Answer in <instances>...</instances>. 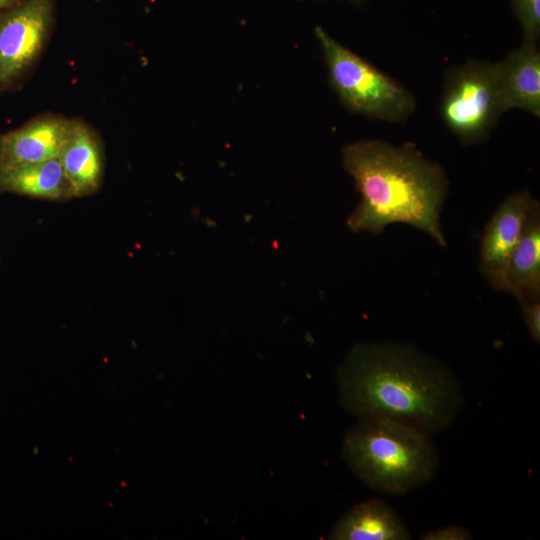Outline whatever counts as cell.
<instances>
[{
  "instance_id": "obj_1",
  "label": "cell",
  "mask_w": 540,
  "mask_h": 540,
  "mask_svg": "<svg viewBox=\"0 0 540 540\" xmlns=\"http://www.w3.org/2000/svg\"><path fill=\"white\" fill-rule=\"evenodd\" d=\"M336 383L342 407L357 419H388L432 436L448 429L465 404L452 370L413 344L355 345Z\"/></svg>"
},
{
  "instance_id": "obj_2",
  "label": "cell",
  "mask_w": 540,
  "mask_h": 540,
  "mask_svg": "<svg viewBox=\"0 0 540 540\" xmlns=\"http://www.w3.org/2000/svg\"><path fill=\"white\" fill-rule=\"evenodd\" d=\"M344 169L354 179L360 203L347 219L354 232L380 234L403 223L447 245L440 213L448 190L444 169L410 144L359 140L342 148Z\"/></svg>"
},
{
  "instance_id": "obj_3",
  "label": "cell",
  "mask_w": 540,
  "mask_h": 540,
  "mask_svg": "<svg viewBox=\"0 0 540 540\" xmlns=\"http://www.w3.org/2000/svg\"><path fill=\"white\" fill-rule=\"evenodd\" d=\"M342 451L363 483L387 495L421 488L435 477L440 464L432 435L388 419H358L346 432Z\"/></svg>"
},
{
  "instance_id": "obj_4",
  "label": "cell",
  "mask_w": 540,
  "mask_h": 540,
  "mask_svg": "<svg viewBox=\"0 0 540 540\" xmlns=\"http://www.w3.org/2000/svg\"><path fill=\"white\" fill-rule=\"evenodd\" d=\"M329 81L342 104L351 112L387 122H402L416 108L413 94L370 62L316 26Z\"/></svg>"
},
{
  "instance_id": "obj_5",
  "label": "cell",
  "mask_w": 540,
  "mask_h": 540,
  "mask_svg": "<svg viewBox=\"0 0 540 540\" xmlns=\"http://www.w3.org/2000/svg\"><path fill=\"white\" fill-rule=\"evenodd\" d=\"M440 112L445 125L463 144L486 140L505 113L495 63L469 60L450 69L445 77Z\"/></svg>"
},
{
  "instance_id": "obj_6",
  "label": "cell",
  "mask_w": 540,
  "mask_h": 540,
  "mask_svg": "<svg viewBox=\"0 0 540 540\" xmlns=\"http://www.w3.org/2000/svg\"><path fill=\"white\" fill-rule=\"evenodd\" d=\"M55 19L54 0H24L0 11V91L33 66Z\"/></svg>"
},
{
  "instance_id": "obj_7",
  "label": "cell",
  "mask_w": 540,
  "mask_h": 540,
  "mask_svg": "<svg viewBox=\"0 0 540 540\" xmlns=\"http://www.w3.org/2000/svg\"><path fill=\"white\" fill-rule=\"evenodd\" d=\"M534 199L528 190L510 194L499 204L484 228L479 248V271L496 290L505 291L507 264Z\"/></svg>"
},
{
  "instance_id": "obj_8",
  "label": "cell",
  "mask_w": 540,
  "mask_h": 540,
  "mask_svg": "<svg viewBox=\"0 0 540 540\" xmlns=\"http://www.w3.org/2000/svg\"><path fill=\"white\" fill-rule=\"evenodd\" d=\"M497 87L504 112L525 110L540 116V52L537 42H525L495 63Z\"/></svg>"
},
{
  "instance_id": "obj_9",
  "label": "cell",
  "mask_w": 540,
  "mask_h": 540,
  "mask_svg": "<svg viewBox=\"0 0 540 540\" xmlns=\"http://www.w3.org/2000/svg\"><path fill=\"white\" fill-rule=\"evenodd\" d=\"M72 120L42 115L2 135V172L57 158Z\"/></svg>"
},
{
  "instance_id": "obj_10",
  "label": "cell",
  "mask_w": 540,
  "mask_h": 540,
  "mask_svg": "<svg viewBox=\"0 0 540 540\" xmlns=\"http://www.w3.org/2000/svg\"><path fill=\"white\" fill-rule=\"evenodd\" d=\"M70 185L72 198L96 193L104 176V154L96 133L84 122L72 120L57 156Z\"/></svg>"
},
{
  "instance_id": "obj_11",
  "label": "cell",
  "mask_w": 540,
  "mask_h": 540,
  "mask_svg": "<svg viewBox=\"0 0 540 540\" xmlns=\"http://www.w3.org/2000/svg\"><path fill=\"white\" fill-rule=\"evenodd\" d=\"M333 540H408L409 528L386 501L376 498L351 507L334 525Z\"/></svg>"
},
{
  "instance_id": "obj_12",
  "label": "cell",
  "mask_w": 540,
  "mask_h": 540,
  "mask_svg": "<svg viewBox=\"0 0 540 540\" xmlns=\"http://www.w3.org/2000/svg\"><path fill=\"white\" fill-rule=\"evenodd\" d=\"M505 291L518 302L540 299V204L534 199L505 272Z\"/></svg>"
},
{
  "instance_id": "obj_13",
  "label": "cell",
  "mask_w": 540,
  "mask_h": 540,
  "mask_svg": "<svg viewBox=\"0 0 540 540\" xmlns=\"http://www.w3.org/2000/svg\"><path fill=\"white\" fill-rule=\"evenodd\" d=\"M0 192L55 201L72 198L70 185L57 158L2 172Z\"/></svg>"
},
{
  "instance_id": "obj_14",
  "label": "cell",
  "mask_w": 540,
  "mask_h": 540,
  "mask_svg": "<svg viewBox=\"0 0 540 540\" xmlns=\"http://www.w3.org/2000/svg\"><path fill=\"white\" fill-rule=\"evenodd\" d=\"M523 31V41L537 42L540 36V0H511Z\"/></svg>"
},
{
  "instance_id": "obj_15",
  "label": "cell",
  "mask_w": 540,
  "mask_h": 540,
  "mask_svg": "<svg viewBox=\"0 0 540 540\" xmlns=\"http://www.w3.org/2000/svg\"><path fill=\"white\" fill-rule=\"evenodd\" d=\"M526 329L531 338L540 342V299L519 301Z\"/></svg>"
},
{
  "instance_id": "obj_16",
  "label": "cell",
  "mask_w": 540,
  "mask_h": 540,
  "mask_svg": "<svg viewBox=\"0 0 540 540\" xmlns=\"http://www.w3.org/2000/svg\"><path fill=\"white\" fill-rule=\"evenodd\" d=\"M422 540H470L472 534L464 527L457 525H446L436 529H431L423 533Z\"/></svg>"
},
{
  "instance_id": "obj_17",
  "label": "cell",
  "mask_w": 540,
  "mask_h": 540,
  "mask_svg": "<svg viewBox=\"0 0 540 540\" xmlns=\"http://www.w3.org/2000/svg\"><path fill=\"white\" fill-rule=\"evenodd\" d=\"M24 0H0V11L12 7Z\"/></svg>"
},
{
  "instance_id": "obj_18",
  "label": "cell",
  "mask_w": 540,
  "mask_h": 540,
  "mask_svg": "<svg viewBox=\"0 0 540 540\" xmlns=\"http://www.w3.org/2000/svg\"><path fill=\"white\" fill-rule=\"evenodd\" d=\"M2 174V135H0V177Z\"/></svg>"
},
{
  "instance_id": "obj_19",
  "label": "cell",
  "mask_w": 540,
  "mask_h": 540,
  "mask_svg": "<svg viewBox=\"0 0 540 540\" xmlns=\"http://www.w3.org/2000/svg\"><path fill=\"white\" fill-rule=\"evenodd\" d=\"M347 1L358 5V4H361L364 0H347Z\"/></svg>"
}]
</instances>
